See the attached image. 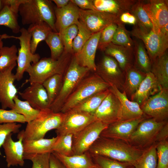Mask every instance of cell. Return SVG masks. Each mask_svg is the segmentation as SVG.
Returning <instances> with one entry per match:
<instances>
[{"label":"cell","instance_id":"1","mask_svg":"<svg viewBox=\"0 0 168 168\" xmlns=\"http://www.w3.org/2000/svg\"><path fill=\"white\" fill-rule=\"evenodd\" d=\"M145 150L122 140L100 136L88 152L91 156H102L133 165Z\"/></svg>","mask_w":168,"mask_h":168},{"label":"cell","instance_id":"2","mask_svg":"<svg viewBox=\"0 0 168 168\" xmlns=\"http://www.w3.org/2000/svg\"><path fill=\"white\" fill-rule=\"evenodd\" d=\"M73 54L64 51L58 59L51 57L44 58L32 63L26 71L29 76L28 82L30 84H42L46 80L54 75H64Z\"/></svg>","mask_w":168,"mask_h":168},{"label":"cell","instance_id":"3","mask_svg":"<svg viewBox=\"0 0 168 168\" xmlns=\"http://www.w3.org/2000/svg\"><path fill=\"white\" fill-rule=\"evenodd\" d=\"M18 12L22 24L29 25L44 22L57 32L55 28V16L52 1L27 0L20 6Z\"/></svg>","mask_w":168,"mask_h":168},{"label":"cell","instance_id":"4","mask_svg":"<svg viewBox=\"0 0 168 168\" xmlns=\"http://www.w3.org/2000/svg\"><path fill=\"white\" fill-rule=\"evenodd\" d=\"M90 71L88 68L78 63L73 54L63 76L59 92L49 109L54 113L60 112L68 96L81 81L88 75Z\"/></svg>","mask_w":168,"mask_h":168},{"label":"cell","instance_id":"5","mask_svg":"<svg viewBox=\"0 0 168 168\" xmlns=\"http://www.w3.org/2000/svg\"><path fill=\"white\" fill-rule=\"evenodd\" d=\"M111 85L96 73L82 79L67 99L61 112L65 113L83 100L100 91L109 89Z\"/></svg>","mask_w":168,"mask_h":168},{"label":"cell","instance_id":"6","mask_svg":"<svg viewBox=\"0 0 168 168\" xmlns=\"http://www.w3.org/2000/svg\"><path fill=\"white\" fill-rule=\"evenodd\" d=\"M64 116V113H54L49 108L40 110L36 118L27 123L25 129L22 130L23 139L44 138L49 131L58 128Z\"/></svg>","mask_w":168,"mask_h":168},{"label":"cell","instance_id":"7","mask_svg":"<svg viewBox=\"0 0 168 168\" xmlns=\"http://www.w3.org/2000/svg\"><path fill=\"white\" fill-rule=\"evenodd\" d=\"M167 122L158 121L151 118L145 119L139 124L128 142L140 149H147L154 143L158 132Z\"/></svg>","mask_w":168,"mask_h":168},{"label":"cell","instance_id":"8","mask_svg":"<svg viewBox=\"0 0 168 168\" xmlns=\"http://www.w3.org/2000/svg\"><path fill=\"white\" fill-rule=\"evenodd\" d=\"M135 38L141 40L144 44L151 63L163 55L168 48V37L153 30H148L134 26L130 32Z\"/></svg>","mask_w":168,"mask_h":168},{"label":"cell","instance_id":"9","mask_svg":"<svg viewBox=\"0 0 168 168\" xmlns=\"http://www.w3.org/2000/svg\"><path fill=\"white\" fill-rule=\"evenodd\" d=\"M19 36L9 35L7 38H15L19 40L20 48L18 49L17 59V67L15 74L16 80L19 81L23 77L24 73L32 63L38 61L40 56L38 54H32L30 48L31 36L27 29H20Z\"/></svg>","mask_w":168,"mask_h":168},{"label":"cell","instance_id":"10","mask_svg":"<svg viewBox=\"0 0 168 168\" xmlns=\"http://www.w3.org/2000/svg\"><path fill=\"white\" fill-rule=\"evenodd\" d=\"M108 125L96 120L73 135L72 149L74 155L81 154L88 151Z\"/></svg>","mask_w":168,"mask_h":168},{"label":"cell","instance_id":"11","mask_svg":"<svg viewBox=\"0 0 168 168\" xmlns=\"http://www.w3.org/2000/svg\"><path fill=\"white\" fill-rule=\"evenodd\" d=\"M140 107L144 114L158 121H167L168 117V88H162L150 97Z\"/></svg>","mask_w":168,"mask_h":168},{"label":"cell","instance_id":"12","mask_svg":"<svg viewBox=\"0 0 168 168\" xmlns=\"http://www.w3.org/2000/svg\"><path fill=\"white\" fill-rule=\"evenodd\" d=\"M104 81L122 91L125 77L124 71L113 57L105 55L96 65L95 72Z\"/></svg>","mask_w":168,"mask_h":168},{"label":"cell","instance_id":"13","mask_svg":"<svg viewBox=\"0 0 168 168\" xmlns=\"http://www.w3.org/2000/svg\"><path fill=\"white\" fill-rule=\"evenodd\" d=\"M62 123L56 129L57 136L73 135L96 120L94 115L71 110L64 113Z\"/></svg>","mask_w":168,"mask_h":168},{"label":"cell","instance_id":"14","mask_svg":"<svg viewBox=\"0 0 168 168\" xmlns=\"http://www.w3.org/2000/svg\"><path fill=\"white\" fill-rule=\"evenodd\" d=\"M79 15V20L84 24L92 34L101 31L111 24H118L121 22L119 17L98 11L80 9Z\"/></svg>","mask_w":168,"mask_h":168},{"label":"cell","instance_id":"15","mask_svg":"<svg viewBox=\"0 0 168 168\" xmlns=\"http://www.w3.org/2000/svg\"><path fill=\"white\" fill-rule=\"evenodd\" d=\"M147 118L148 117L144 114L138 118L117 121L110 124L102 132L100 136L119 139L128 142L140 123Z\"/></svg>","mask_w":168,"mask_h":168},{"label":"cell","instance_id":"16","mask_svg":"<svg viewBox=\"0 0 168 168\" xmlns=\"http://www.w3.org/2000/svg\"><path fill=\"white\" fill-rule=\"evenodd\" d=\"M16 66L0 72V102L2 109H12L14 107V99L18 91L14 84L16 79L12 71Z\"/></svg>","mask_w":168,"mask_h":168},{"label":"cell","instance_id":"17","mask_svg":"<svg viewBox=\"0 0 168 168\" xmlns=\"http://www.w3.org/2000/svg\"><path fill=\"white\" fill-rule=\"evenodd\" d=\"M121 110V106L119 100L115 95L110 91L94 115L96 120L100 121L109 125L119 120Z\"/></svg>","mask_w":168,"mask_h":168},{"label":"cell","instance_id":"18","mask_svg":"<svg viewBox=\"0 0 168 168\" xmlns=\"http://www.w3.org/2000/svg\"><path fill=\"white\" fill-rule=\"evenodd\" d=\"M143 7L152 24L153 30L160 33V29L168 24V1H144Z\"/></svg>","mask_w":168,"mask_h":168},{"label":"cell","instance_id":"19","mask_svg":"<svg viewBox=\"0 0 168 168\" xmlns=\"http://www.w3.org/2000/svg\"><path fill=\"white\" fill-rule=\"evenodd\" d=\"M12 134L11 133L8 135L2 145L6 156L7 166L8 168L18 166L22 167L25 164L22 130L19 132L17 141L13 140Z\"/></svg>","mask_w":168,"mask_h":168},{"label":"cell","instance_id":"20","mask_svg":"<svg viewBox=\"0 0 168 168\" xmlns=\"http://www.w3.org/2000/svg\"><path fill=\"white\" fill-rule=\"evenodd\" d=\"M101 31L93 34L84 44L80 51L74 54L78 63L95 72L96 65L95 58Z\"/></svg>","mask_w":168,"mask_h":168},{"label":"cell","instance_id":"21","mask_svg":"<svg viewBox=\"0 0 168 168\" xmlns=\"http://www.w3.org/2000/svg\"><path fill=\"white\" fill-rule=\"evenodd\" d=\"M80 8L71 0L68 4L62 8L54 7L55 16V26L57 32L74 25H77L80 18Z\"/></svg>","mask_w":168,"mask_h":168},{"label":"cell","instance_id":"22","mask_svg":"<svg viewBox=\"0 0 168 168\" xmlns=\"http://www.w3.org/2000/svg\"><path fill=\"white\" fill-rule=\"evenodd\" d=\"M19 94L22 98L28 102L35 109L40 110L49 108L48 96L42 84H30L24 91L19 92Z\"/></svg>","mask_w":168,"mask_h":168},{"label":"cell","instance_id":"23","mask_svg":"<svg viewBox=\"0 0 168 168\" xmlns=\"http://www.w3.org/2000/svg\"><path fill=\"white\" fill-rule=\"evenodd\" d=\"M109 90L117 97L121 104V114L119 121L134 119L144 115L139 105L129 100L124 91L122 92L114 85L111 86Z\"/></svg>","mask_w":168,"mask_h":168},{"label":"cell","instance_id":"24","mask_svg":"<svg viewBox=\"0 0 168 168\" xmlns=\"http://www.w3.org/2000/svg\"><path fill=\"white\" fill-rule=\"evenodd\" d=\"M162 88L154 76L151 72L146 76L135 92L130 97V100L140 106L150 97L157 93Z\"/></svg>","mask_w":168,"mask_h":168},{"label":"cell","instance_id":"25","mask_svg":"<svg viewBox=\"0 0 168 168\" xmlns=\"http://www.w3.org/2000/svg\"><path fill=\"white\" fill-rule=\"evenodd\" d=\"M58 136L51 138L38 139H23L24 160L36 155L53 152V148Z\"/></svg>","mask_w":168,"mask_h":168},{"label":"cell","instance_id":"26","mask_svg":"<svg viewBox=\"0 0 168 168\" xmlns=\"http://www.w3.org/2000/svg\"><path fill=\"white\" fill-rule=\"evenodd\" d=\"M137 0H94L97 11L108 13L119 17L122 13L130 12Z\"/></svg>","mask_w":168,"mask_h":168},{"label":"cell","instance_id":"27","mask_svg":"<svg viewBox=\"0 0 168 168\" xmlns=\"http://www.w3.org/2000/svg\"><path fill=\"white\" fill-rule=\"evenodd\" d=\"M104 52L105 55L114 58L123 71L128 66L133 64V47L119 45L111 43Z\"/></svg>","mask_w":168,"mask_h":168},{"label":"cell","instance_id":"28","mask_svg":"<svg viewBox=\"0 0 168 168\" xmlns=\"http://www.w3.org/2000/svg\"><path fill=\"white\" fill-rule=\"evenodd\" d=\"M124 72L125 80L122 91L125 92L127 97H130L138 89L146 73L140 71L133 64L127 67Z\"/></svg>","mask_w":168,"mask_h":168},{"label":"cell","instance_id":"29","mask_svg":"<svg viewBox=\"0 0 168 168\" xmlns=\"http://www.w3.org/2000/svg\"><path fill=\"white\" fill-rule=\"evenodd\" d=\"M52 153L66 168H98L92 156L87 151L79 155L65 156L58 153Z\"/></svg>","mask_w":168,"mask_h":168},{"label":"cell","instance_id":"30","mask_svg":"<svg viewBox=\"0 0 168 168\" xmlns=\"http://www.w3.org/2000/svg\"><path fill=\"white\" fill-rule=\"evenodd\" d=\"M162 88H168V55L167 51L152 62L151 70Z\"/></svg>","mask_w":168,"mask_h":168},{"label":"cell","instance_id":"31","mask_svg":"<svg viewBox=\"0 0 168 168\" xmlns=\"http://www.w3.org/2000/svg\"><path fill=\"white\" fill-rule=\"evenodd\" d=\"M133 40V65L145 73L151 72L152 63L144 44L139 39Z\"/></svg>","mask_w":168,"mask_h":168},{"label":"cell","instance_id":"32","mask_svg":"<svg viewBox=\"0 0 168 168\" xmlns=\"http://www.w3.org/2000/svg\"><path fill=\"white\" fill-rule=\"evenodd\" d=\"M31 36L30 48L31 53L35 54L39 43L45 40L53 30L44 22L31 24L27 29Z\"/></svg>","mask_w":168,"mask_h":168},{"label":"cell","instance_id":"33","mask_svg":"<svg viewBox=\"0 0 168 168\" xmlns=\"http://www.w3.org/2000/svg\"><path fill=\"white\" fill-rule=\"evenodd\" d=\"M110 91L109 89L96 93L83 100L71 110L94 115Z\"/></svg>","mask_w":168,"mask_h":168},{"label":"cell","instance_id":"34","mask_svg":"<svg viewBox=\"0 0 168 168\" xmlns=\"http://www.w3.org/2000/svg\"><path fill=\"white\" fill-rule=\"evenodd\" d=\"M144 1L138 0L132 7L130 12L137 20L136 26L148 30H153L151 21L143 7Z\"/></svg>","mask_w":168,"mask_h":168},{"label":"cell","instance_id":"35","mask_svg":"<svg viewBox=\"0 0 168 168\" xmlns=\"http://www.w3.org/2000/svg\"><path fill=\"white\" fill-rule=\"evenodd\" d=\"M63 76L59 74L54 75L47 79L42 84L47 92L50 106L59 92Z\"/></svg>","mask_w":168,"mask_h":168},{"label":"cell","instance_id":"36","mask_svg":"<svg viewBox=\"0 0 168 168\" xmlns=\"http://www.w3.org/2000/svg\"><path fill=\"white\" fill-rule=\"evenodd\" d=\"M157 156L155 143L145 149L133 165V168H156Z\"/></svg>","mask_w":168,"mask_h":168},{"label":"cell","instance_id":"37","mask_svg":"<svg viewBox=\"0 0 168 168\" xmlns=\"http://www.w3.org/2000/svg\"><path fill=\"white\" fill-rule=\"evenodd\" d=\"M14 104L12 110L23 116L26 120L27 123L35 119L40 111V110L32 107L27 101L20 100L17 95L14 97Z\"/></svg>","mask_w":168,"mask_h":168},{"label":"cell","instance_id":"38","mask_svg":"<svg viewBox=\"0 0 168 168\" xmlns=\"http://www.w3.org/2000/svg\"><path fill=\"white\" fill-rule=\"evenodd\" d=\"M17 15L10 9L9 6L5 5L0 11V26L7 27L13 33L20 32V26L17 20Z\"/></svg>","mask_w":168,"mask_h":168},{"label":"cell","instance_id":"39","mask_svg":"<svg viewBox=\"0 0 168 168\" xmlns=\"http://www.w3.org/2000/svg\"><path fill=\"white\" fill-rule=\"evenodd\" d=\"M18 49L15 45L3 46L0 55V72L16 65Z\"/></svg>","mask_w":168,"mask_h":168},{"label":"cell","instance_id":"40","mask_svg":"<svg viewBox=\"0 0 168 168\" xmlns=\"http://www.w3.org/2000/svg\"><path fill=\"white\" fill-rule=\"evenodd\" d=\"M45 41L50 48V57L55 60L58 59L64 51V46L59 34L52 31Z\"/></svg>","mask_w":168,"mask_h":168},{"label":"cell","instance_id":"41","mask_svg":"<svg viewBox=\"0 0 168 168\" xmlns=\"http://www.w3.org/2000/svg\"><path fill=\"white\" fill-rule=\"evenodd\" d=\"M78 28L77 35L73 40L72 49L74 54L79 53L92 34L81 20L77 24Z\"/></svg>","mask_w":168,"mask_h":168},{"label":"cell","instance_id":"42","mask_svg":"<svg viewBox=\"0 0 168 168\" xmlns=\"http://www.w3.org/2000/svg\"><path fill=\"white\" fill-rule=\"evenodd\" d=\"M72 134L58 136L53 148L54 152L62 155L70 156L74 155L72 149Z\"/></svg>","mask_w":168,"mask_h":168},{"label":"cell","instance_id":"43","mask_svg":"<svg viewBox=\"0 0 168 168\" xmlns=\"http://www.w3.org/2000/svg\"><path fill=\"white\" fill-rule=\"evenodd\" d=\"M117 25L112 43L119 45L133 47V40L131 37L130 32L126 29L124 24L120 22Z\"/></svg>","mask_w":168,"mask_h":168},{"label":"cell","instance_id":"44","mask_svg":"<svg viewBox=\"0 0 168 168\" xmlns=\"http://www.w3.org/2000/svg\"><path fill=\"white\" fill-rule=\"evenodd\" d=\"M98 168H133V165L126 162L117 161L102 156H91Z\"/></svg>","mask_w":168,"mask_h":168},{"label":"cell","instance_id":"45","mask_svg":"<svg viewBox=\"0 0 168 168\" xmlns=\"http://www.w3.org/2000/svg\"><path fill=\"white\" fill-rule=\"evenodd\" d=\"M78 32L77 25H72L59 33L64 46V51L68 53H73L72 45L74 40Z\"/></svg>","mask_w":168,"mask_h":168},{"label":"cell","instance_id":"46","mask_svg":"<svg viewBox=\"0 0 168 168\" xmlns=\"http://www.w3.org/2000/svg\"><path fill=\"white\" fill-rule=\"evenodd\" d=\"M117 26V24L112 23L106 26L101 31L97 49L104 51L105 48L112 43Z\"/></svg>","mask_w":168,"mask_h":168},{"label":"cell","instance_id":"47","mask_svg":"<svg viewBox=\"0 0 168 168\" xmlns=\"http://www.w3.org/2000/svg\"><path fill=\"white\" fill-rule=\"evenodd\" d=\"M157 156L156 168H168V142L167 140L155 143Z\"/></svg>","mask_w":168,"mask_h":168},{"label":"cell","instance_id":"48","mask_svg":"<svg viewBox=\"0 0 168 168\" xmlns=\"http://www.w3.org/2000/svg\"><path fill=\"white\" fill-rule=\"evenodd\" d=\"M16 122L25 123L27 121L23 116L12 109L7 110L0 109V124Z\"/></svg>","mask_w":168,"mask_h":168},{"label":"cell","instance_id":"49","mask_svg":"<svg viewBox=\"0 0 168 168\" xmlns=\"http://www.w3.org/2000/svg\"><path fill=\"white\" fill-rule=\"evenodd\" d=\"M21 126V124L16 123L0 124V148L8 135L11 133H19Z\"/></svg>","mask_w":168,"mask_h":168},{"label":"cell","instance_id":"50","mask_svg":"<svg viewBox=\"0 0 168 168\" xmlns=\"http://www.w3.org/2000/svg\"><path fill=\"white\" fill-rule=\"evenodd\" d=\"M50 153L36 155L29 157L27 160L32 161V168H49Z\"/></svg>","mask_w":168,"mask_h":168},{"label":"cell","instance_id":"51","mask_svg":"<svg viewBox=\"0 0 168 168\" xmlns=\"http://www.w3.org/2000/svg\"><path fill=\"white\" fill-rule=\"evenodd\" d=\"M71 1L80 9L97 11L92 0H71Z\"/></svg>","mask_w":168,"mask_h":168},{"label":"cell","instance_id":"52","mask_svg":"<svg viewBox=\"0 0 168 168\" xmlns=\"http://www.w3.org/2000/svg\"><path fill=\"white\" fill-rule=\"evenodd\" d=\"M119 19L122 23L128 24L135 26L137 24V20L135 16L129 12H124L120 16Z\"/></svg>","mask_w":168,"mask_h":168},{"label":"cell","instance_id":"53","mask_svg":"<svg viewBox=\"0 0 168 168\" xmlns=\"http://www.w3.org/2000/svg\"><path fill=\"white\" fill-rule=\"evenodd\" d=\"M27 1V0H3V2L5 5L9 6L11 10L17 15L20 5Z\"/></svg>","mask_w":168,"mask_h":168},{"label":"cell","instance_id":"54","mask_svg":"<svg viewBox=\"0 0 168 168\" xmlns=\"http://www.w3.org/2000/svg\"><path fill=\"white\" fill-rule=\"evenodd\" d=\"M168 137V122L160 130L156 137L155 143L167 140Z\"/></svg>","mask_w":168,"mask_h":168},{"label":"cell","instance_id":"55","mask_svg":"<svg viewBox=\"0 0 168 168\" xmlns=\"http://www.w3.org/2000/svg\"><path fill=\"white\" fill-rule=\"evenodd\" d=\"M49 168H66V167L52 153H51L49 156Z\"/></svg>","mask_w":168,"mask_h":168},{"label":"cell","instance_id":"56","mask_svg":"<svg viewBox=\"0 0 168 168\" xmlns=\"http://www.w3.org/2000/svg\"><path fill=\"white\" fill-rule=\"evenodd\" d=\"M70 0H53L56 5V7L58 8H62L67 5Z\"/></svg>","mask_w":168,"mask_h":168},{"label":"cell","instance_id":"57","mask_svg":"<svg viewBox=\"0 0 168 168\" xmlns=\"http://www.w3.org/2000/svg\"><path fill=\"white\" fill-rule=\"evenodd\" d=\"M160 32L165 36L168 37V24H166L160 29Z\"/></svg>","mask_w":168,"mask_h":168},{"label":"cell","instance_id":"58","mask_svg":"<svg viewBox=\"0 0 168 168\" xmlns=\"http://www.w3.org/2000/svg\"><path fill=\"white\" fill-rule=\"evenodd\" d=\"M7 34H6L1 35L0 34V55L1 54V51L3 46V42L2 40L3 39H6Z\"/></svg>","mask_w":168,"mask_h":168},{"label":"cell","instance_id":"59","mask_svg":"<svg viewBox=\"0 0 168 168\" xmlns=\"http://www.w3.org/2000/svg\"><path fill=\"white\" fill-rule=\"evenodd\" d=\"M4 3L3 0H0V11L4 7L5 5Z\"/></svg>","mask_w":168,"mask_h":168}]
</instances>
